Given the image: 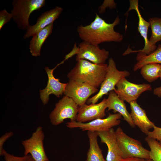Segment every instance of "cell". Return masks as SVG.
Returning <instances> with one entry per match:
<instances>
[{"label": "cell", "mask_w": 161, "mask_h": 161, "mask_svg": "<svg viewBox=\"0 0 161 161\" xmlns=\"http://www.w3.org/2000/svg\"><path fill=\"white\" fill-rule=\"evenodd\" d=\"M45 4V0H13L11 13L18 27L27 30L30 26L29 20L31 14L44 6Z\"/></svg>", "instance_id": "3957f363"}, {"label": "cell", "mask_w": 161, "mask_h": 161, "mask_svg": "<svg viewBox=\"0 0 161 161\" xmlns=\"http://www.w3.org/2000/svg\"><path fill=\"white\" fill-rule=\"evenodd\" d=\"M115 132L123 159L132 157L150 159V151L144 148L139 140L128 136L120 127H118Z\"/></svg>", "instance_id": "5b68a950"}, {"label": "cell", "mask_w": 161, "mask_h": 161, "mask_svg": "<svg viewBox=\"0 0 161 161\" xmlns=\"http://www.w3.org/2000/svg\"><path fill=\"white\" fill-rule=\"evenodd\" d=\"M12 131L6 133L0 138V152L4 149L3 145L5 142L13 135Z\"/></svg>", "instance_id": "83f0119b"}, {"label": "cell", "mask_w": 161, "mask_h": 161, "mask_svg": "<svg viewBox=\"0 0 161 161\" xmlns=\"http://www.w3.org/2000/svg\"><path fill=\"white\" fill-rule=\"evenodd\" d=\"M107 99L108 111L113 110L114 113L120 114L131 127H135L131 115L128 111L124 101L121 100L114 91L110 92Z\"/></svg>", "instance_id": "ac0fdd59"}, {"label": "cell", "mask_w": 161, "mask_h": 161, "mask_svg": "<svg viewBox=\"0 0 161 161\" xmlns=\"http://www.w3.org/2000/svg\"><path fill=\"white\" fill-rule=\"evenodd\" d=\"M98 90L97 88L88 84L69 79L64 94L80 106L85 104L90 96Z\"/></svg>", "instance_id": "8fae6325"}, {"label": "cell", "mask_w": 161, "mask_h": 161, "mask_svg": "<svg viewBox=\"0 0 161 161\" xmlns=\"http://www.w3.org/2000/svg\"><path fill=\"white\" fill-rule=\"evenodd\" d=\"M107 107V99L104 98L98 103L86 104L79 107L76 121L86 123L98 119H102L106 116Z\"/></svg>", "instance_id": "4fadbf2b"}, {"label": "cell", "mask_w": 161, "mask_h": 161, "mask_svg": "<svg viewBox=\"0 0 161 161\" xmlns=\"http://www.w3.org/2000/svg\"><path fill=\"white\" fill-rule=\"evenodd\" d=\"M57 67L50 69L48 67L45 68V71L48 77V80L46 88L40 90V95L42 103L44 105L48 102L49 95L52 94L59 97L65 91L66 83H62L59 78H56L54 76L53 72Z\"/></svg>", "instance_id": "5bb4252c"}, {"label": "cell", "mask_w": 161, "mask_h": 161, "mask_svg": "<svg viewBox=\"0 0 161 161\" xmlns=\"http://www.w3.org/2000/svg\"><path fill=\"white\" fill-rule=\"evenodd\" d=\"M73 49L76 54L77 61L84 59L95 64H105L108 58L109 52L100 48L98 45H94L85 41L81 42L77 47L76 44Z\"/></svg>", "instance_id": "9c48e42d"}, {"label": "cell", "mask_w": 161, "mask_h": 161, "mask_svg": "<svg viewBox=\"0 0 161 161\" xmlns=\"http://www.w3.org/2000/svg\"><path fill=\"white\" fill-rule=\"evenodd\" d=\"M0 156H3L5 161H24L27 155L23 157H18L7 153L4 149L0 152Z\"/></svg>", "instance_id": "484cf974"}, {"label": "cell", "mask_w": 161, "mask_h": 161, "mask_svg": "<svg viewBox=\"0 0 161 161\" xmlns=\"http://www.w3.org/2000/svg\"><path fill=\"white\" fill-rule=\"evenodd\" d=\"M120 19L117 16L112 23H108L97 13L93 21L85 26H79L77 31L83 41L94 45H98L105 42H120L123 39V35L115 31L114 27L118 25Z\"/></svg>", "instance_id": "6da1fadb"}, {"label": "cell", "mask_w": 161, "mask_h": 161, "mask_svg": "<svg viewBox=\"0 0 161 161\" xmlns=\"http://www.w3.org/2000/svg\"><path fill=\"white\" fill-rule=\"evenodd\" d=\"M114 91L119 97L129 103L137 99L143 92L151 90L150 85L137 84L128 81L126 78L120 79L117 84Z\"/></svg>", "instance_id": "30bf717a"}, {"label": "cell", "mask_w": 161, "mask_h": 161, "mask_svg": "<svg viewBox=\"0 0 161 161\" xmlns=\"http://www.w3.org/2000/svg\"><path fill=\"white\" fill-rule=\"evenodd\" d=\"M108 64H95L84 59L77 61L75 66L68 73L67 77L98 88L103 81Z\"/></svg>", "instance_id": "7a4b0ae2"}, {"label": "cell", "mask_w": 161, "mask_h": 161, "mask_svg": "<svg viewBox=\"0 0 161 161\" xmlns=\"http://www.w3.org/2000/svg\"><path fill=\"white\" fill-rule=\"evenodd\" d=\"M24 161H35L30 155H27V158Z\"/></svg>", "instance_id": "4dcf8cb0"}, {"label": "cell", "mask_w": 161, "mask_h": 161, "mask_svg": "<svg viewBox=\"0 0 161 161\" xmlns=\"http://www.w3.org/2000/svg\"><path fill=\"white\" fill-rule=\"evenodd\" d=\"M145 140L150 148V159L153 161H161V142L148 137Z\"/></svg>", "instance_id": "cb8c5ba5"}, {"label": "cell", "mask_w": 161, "mask_h": 161, "mask_svg": "<svg viewBox=\"0 0 161 161\" xmlns=\"http://www.w3.org/2000/svg\"><path fill=\"white\" fill-rule=\"evenodd\" d=\"M53 23L33 35L30 42V52L33 56L38 57L41 55V51L43 43L52 33Z\"/></svg>", "instance_id": "d6986e66"}, {"label": "cell", "mask_w": 161, "mask_h": 161, "mask_svg": "<svg viewBox=\"0 0 161 161\" xmlns=\"http://www.w3.org/2000/svg\"><path fill=\"white\" fill-rule=\"evenodd\" d=\"M136 60L137 62L133 68L134 71L140 69L142 67L148 64H161V45H159L157 49L148 55L141 52H138Z\"/></svg>", "instance_id": "44dd1931"}, {"label": "cell", "mask_w": 161, "mask_h": 161, "mask_svg": "<svg viewBox=\"0 0 161 161\" xmlns=\"http://www.w3.org/2000/svg\"><path fill=\"white\" fill-rule=\"evenodd\" d=\"M63 9L56 6L55 8L42 13L38 18L35 24L30 25L24 36V39L33 36L50 24L53 23L61 14Z\"/></svg>", "instance_id": "2e32d148"}, {"label": "cell", "mask_w": 161, "mask_h": 161, "mask_svg": "<svg viewBox=\"0 0 161 161\" xmlns=\"http://www.w3.org/2000/svg\"><path fill=\"white\" fill-rule=\"evenodd\" d=\"M159 78L161 80V69L159 73ZM154 94L158 97H161V86L155 88L153 91Z\"/></svg>", "instance_id": "f1b7e54d"}, {"label": "cell", "mask_w": 161, "mask_h": 161, "mask_svg": "<svg viewBox=\"0 0 161 161\" xmlns=\"http://www.w3.org/2000/svg\"><path fill=\"white\" fill-rule=\"evenodd\" d=\"M153 129V131H149L148 132L147 137L161 142V127H157L154 125Z\"/></svg>", "instance_id": "4316f807"}, {"label": "cell", "mask_w": 161, "mask_h": 161, "mask_svg": "<svg viewBox=\"0 0 161 161\" xmlns=\"http://www.w3.org/2000/svg\"><path fill=\"white\" fill-rule=\"evenodd\" d=\"M145 161H153V160L150 159L145 160Z\"/></svg>", "instance_id": "1f68e13d"}, {"label": "cell", "mask_w": 161, "mask_h": 161, "mask_svg": "<svg viewBox=\"0 0 161 161\" xmlns=\"http://www.w3.org/2000/svg\"><path fill=\"white\" fill-rule=\"evenodd\" d=\"M122 118V115L119 113H109L104 119H98L86 123L70 121L66 123V126L69 128H79L83 131H104L119 125Z\"/></svg>", "instance_id": "52a82bcc"}, {"label": "cell", "mask_w": 161, "mask_h": 161, "mask_svg": "<svg viewBox=\"0 0 161 161\" xmlns=\"http://www.w3.org/2000/svg\"><path fill=\"white\" fill-rule=\"evenodd\" d=\"M89 148L86 161H107L104 158L98 143V135L96 132L88 131Z\"/></svg>", "instance_id": "ffe728a7"}, {"label": "cell", "mask_w": 161, "mask_h": 161, "mask_svg": "<svg viewBox=\"0 0 161 161\" xmlns=\"http://www.w3.org/2000/svg\"><path fill=\"white\" fill-rule=\"evenodd\" d=\"M44 137L42 127L39 126L30 138L22 140L24 155L30 154L35 161H49L44 147Z\"/></svg>", "instance_id": "ba28073f"}, {"label": "cell", "mask_w": 161, "mask_h": 161, "mask_svg": "<svg viewBox=\"0 0 161 161\" xmlns=\"http://www.w3.org/2000/svg\"><path fill=\"white\" fill-rule=\"evenodd\" d=\"M149 22L151 29V34L149 40L152 45L161 41V18L157 17L151 18L149 19Z\"/></svg>", "instance_id": "603a6c76"}, {"label": "cell", "mask_w": 161, "mask_h": 161, "mask_svg": "<svg viewBox=\"0 0 161 161\" xmlns=\"http://www.w3.org/2000/svg\"><path fill=\"white\" fill-rule=\"evenodd\" d=\"M145 160L136 157L123 159L121 161H145Z\"/></svg>", "instance_id": "f546056e"}, {"label": "cell", "mask_w": 161, "mask_h": 161, "mask_svg": "<svg viewBox=\"0 0 161 161\" xmlns=\"http://www.w3.org/2000/svg\"><path fill=\"white\" fill-rule=\"evenodd\" d=\"M130 113L133 123L147 135L150 129L155 125L148 118L145 111L138 104L137 101L129 103Z\"/></svg>", "instance_id": "e0dca14e"}, {"label": "cell", "mask_w": 161, "mask_h": 161, "mask_svg": "<svg viewBox=\"0 0 161 161\" xmlns=\"http://www.w3.org/2000/svg\"><path fill=\"white\" fill-rule=\"evenodd\" d=\"M129 75L130 73L127 71L118 70L113 59L109 58L105 77L100 85V89L96 95L87 100V103H96L103 95L111 91H114L115 86L120 79Z\"/></svg>", "instance_id": "277c9868"}, {"label": "cell", "mask_w": 161, "mask_h": 161, "mask_svg": "<svg viewBox=\"0 0 161 161\" xmlns=\"http://www.w3.org/2000/svg\"><path fill=\"white\" fill-rule=\"evenodd\" d=\"M13 18V15L9 13L5 9L0 11V30L7 23L9 22Z\"/></svg>", "instance_id": "d4e9b609"}, {"label": "cell", "mask_w": 161, "mask_h": 161, "mask_svg": "<svg viewBox=\"0 0 161 161\" xmlns=\"http://www.w3.org/2000/svg\"><path fill=\"white\" fill-rule=\"evenodd\" d=\"M79 107L71 98L64 96L56 103L55 107L51 112L49 118L51 124L58 125L67 119L70 121L76 120Z\"/></svg>", "instance_id": "8992f818"}, {"label": "cell", "mask_w": 161, "mask_h": 161, "mask_svg": "<svg viewBox=\"0 0 161 161\" xmlns=\"http://www.w3.org/2000/svg\"><path fill=\"white\" fill-rule=\"evenodd\" d=\"M102 143L108 148L107 161H121L123 159L122 152L118 144L115 132L113 128L104 131L96 132Z\"/></svg>", "instance_id": "9a60e30c"}, {"label": "cell", "mask_w": 161, "mask_h": 161, "mask_svg": "<svg viewBox=\"0 0 161 161\" xmlns=\"http://www.w3.org/2000/svg\"><path fill=\"white\" fill-rule=\"evenodd\" d=\"M130 6L128 11L131 10H134L136 11L138 18V30L143 38L145 42L144 46L142 49L133 50L129 47L123 53V55H126L130 53L141 52L147 55H148L154 52L157 48L155 45L151 44L148 38V29L150 26L149 22L145 20L142 17L139 9L138 1L130 0Z\"/></svg>", "instance_id": "7c38bea8"}, {"label": "cell", "mask_w": 161, "mask_h": 161, "mask_svg": "<svg viewBox=\"0 0 161 161\" xmlns=\"http://www.w3.org/2000/svg\"></svg>", "instance_id": "d6a6232c"}, {"label": "cell", "mask_w": 161, "mask_h": 161, "mask_svg": "<svg viewBox=\"0 0 161 161\" xmlns=\"http://www.w3.org/2000/svg\"><path fill=\"white\" fill-rule=\"evenodd\" d=\"M161 65L156 63L146 64L140 69V74L147 81L151 82L159 78Z\"/></svg>", "instance_id": "7402d4cb"}]
</instances>
